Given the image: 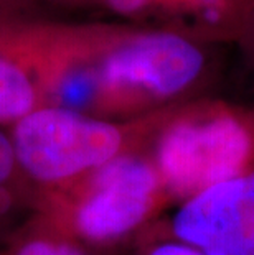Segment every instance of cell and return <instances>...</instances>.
<instances>
[{
  "instance_id": "ba28073f",
  "label": "cell",
  "mask_w": 254,
  "mask_h": 255,
  "mask_svg": "<svg viewBox=\"0 0 254 255\" xmlns=\"http://www.w3.org/2000/svg\"><path fill=\"white\" fill-rule=\"evenodd\" d=\"M18 255H88L71 242L33 241L25 244Z\"/></svg>"
},
{
  "instance_id": "52a82bcc",
  "label": "cell",
  "mask_w": 254,
  "mask_h": 255,
  "mask_svg": "<svg viewBox=\"0 0 254 255\" xmlns=\"http://www.w3.org/2000/svg\"><path fill=\"white\" fill-rule=\"evenodd\" d=\"M147 242L149 244L144 249L142 255H205L185 242L167 236H160L152 231L147 234Z\"/></svg>"
},
{
  "instance_id": "30bf717a",
  "label": "cell",
  "mask_w": 254,
  "mask_h": 255,
  "mask_svg": "<svg viewBox=\"0 0 254 255\" xmlns=\"http://www.w3.org/2000/svg\"><path fill=\"white\" fill-rule=\"evenodd\" d=\"M150 0H107L111 8H114L119 13H134L137 10L144 8Z\"/></svg>"
},
{
  "instance_id": "7a4b0ae2",
  "label": "cell",
  "mask_w": 254,
  "mask_h": 255,
  "mask_svg": "<svg viewBox=\"0 0 254 255\" xmlns=\"http://www.w3.org/2000/svg\"><path fill=\"white\" fill-rule=\"evenodd\" d=\"M147 151L175 208L254 170V114L221 102H183Z\"/></svg>"
},
{
  "instance_id": "3957f363",
  "label": "cell",
  "mask_w": 254,
  "mask_h": 255,
  "mask_svg": "<svg viewBox=\"0 0 254 255\" xmlns=\"http://www.w3.org/2000/svg\"><path fill=\"white\" fill-rule=\"evenodd\" d=\"M175 107L122 126L59 106L35 109L17 121L15 156L31 178L66 186L119 156L149 150Z\"/></svg>"
},
{
  "instance_id": "6da1fadb",
  "label": "cell",
  "mask_w": 254,
  "mask_h": 255,
  "mask_svg": "<svg viewBox=\"0 0 254 255\" xmlns=\"http://www.w3.org/2000/svg\"><path fill=\"white\" fill-rule=\"evenodd\" d=\"M73 55L89 79V107L106 114L150 116L183 104L207 68L202 48L172 31L122 36Z\"/></svg>"
},
{
  "instance_id": "277c9868",
  "label": "cell",
  "mask_w": 254,
  "mask_h": 255,
  "mask_svg": "<svg viewBox=\"0 0 254 255\" xmlns=\"http://www.w3.org/2000/svg\"><path fill=\"white\" fill-rule=\"evenodd\" d=\"M174 208L149 151L122 155L66 184L61 214L79 241L109 246L150 229Z\"/></svg>"
},
{
  "instance_id": "5b68a950",
  "label": "cell",
  "mask_w": 254,
  "mask_h": 255,
  "mask_svg": "<svg viewBox=\"0 0 254 255\" xmlns=\"http://www.w3.org/2000/svg\"><path fill=\"white\" fill-rule=\"evenodd\" d=\"M150 231L205 255H254V170L177 204Z\"/></svg>"
},
{
  "instance_id": "9c48e42d",
  "label": "cell",
  "mask_w": 254,
  "mask_h": 255,
  "mask_svg": "<svg viewBox=\"0 0 254 255\" xmlns=\"http://www.w3.org/2000/svg\"><path fill=\"white\" fill-rule=\"evenodd\" d=\"M15 161L17 156H15L13 143L3 133H0V186L12 175Z\"/></svg>"
},
{
  "instance_id": "8992f818",
  "label": "cell",
  "mask_w": 254,
  "mask_h": 255,
  "mask_svg": "<svg viewBox=\"0 0 254 255\" xmlns=\"http://www.w3.org/2000/svg\"><path fill=\"white\" fill-rule=\"evenodd\" d=\"M38 92L23 69L0 56V121H20L36 109Z\"/></svg>"
}]
</instances>
